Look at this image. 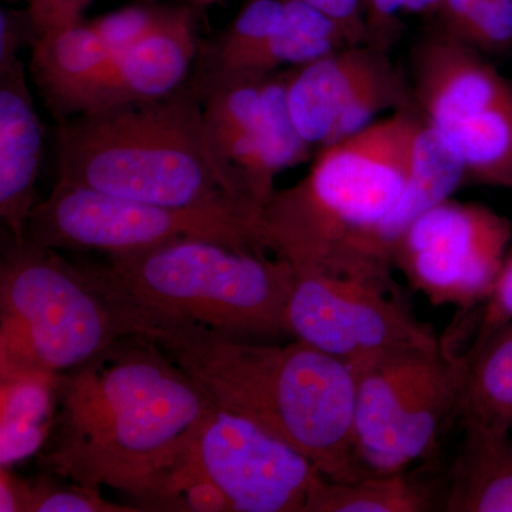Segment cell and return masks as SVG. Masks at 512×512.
I'll list each match as a JSON object with an SVG mask.
<instances>
[{
    "instance_id": "6da1fadb",
    "label": "cell",
    "mask_w": 512,
    "mask_h": 512,
    "mask_svg": "<svg viewBox=\"0 0 512 512\" xmlns=\"http://www.w3.org/2000/svg\"><path fill=\"white\" fill-rule=\"evenodd\" d=\"M59 430L46 456L57 473L130 494L144 511L158 484L187 460L214 409L163 350L126 338L57 379Z\"/></svg>"
},
{
    "instance_id": "7a4b0ae2",
    "label": "cell",
    "mask_w": 512,
    "mask_h": 512,
    "mask_svg": "<svg viewBox=\"0 0 512 512\" xmlns=\"http://www.w3.org/2000/svg\"><path fill=\"white\" fill-rule=\"evenodd\" d=\"M140 325L215 409L284 440L326 480L369 476L356 454L357 372L348 363L298 339L271 345L146 315Z\"/></svg>"
},
{
    "instance_id": "3957f363",
    "label": "cell",
    "mask_w": 512,
    "mask_h": 512,
    "mask_svg": "<svg viewBox=\"0 0 512 512\" xmlns=\"http://www.w3.org/2000/svg\"><path fill=\"white\" fill-rule=\"evenodd\" d=\"M421 124L423 117L407 107L319 148L309 173L265 204L269 251L298 272L376 281L366 274L363 255L402 195Z\"/></svg>"
},
{
    "instance_id": "277c9868",
    "label": "cell",
    "mask_w": 512,
    "mask_h": 512,
    "mask_svg": "<svg viewBox=\"0 0 512 512\" xmlns=\"http://www.w3.org/2000/svg\"><path fill=\"white\" fill-rule=\"evenodd\" d=\"M57 148L59 181L116 197L165 207L252 198L215 153L194 84L62 120Z\"/></svg>"
},
{
    "instance_id": "5b68a950",
    "label": "cell",
    "mask_w": 512,
    "mask_h": 512,
    "mask_svg": "<svg viewBox=\"0 0 512 512\" xmlns=\"http://www.w3.org/2000/svg\"><path fill=\"white\" fill-rule=\"evenodd\" d=\"M114 295L141 315L251 340L289 336L295 269L269 252L202 238L109 255L97 266Z\"/></svg>"
},
{
    "instance_id": "8992f818",
    "label": "cell",
    "mask_w": 512,
    "mask_h": 512,
    "mask_svg": "<svg viewBox=\"0 0 512 512\" xmlns=\"http://www.w3.org/2000/svg\"><path fill=\"white\" fill-rule=\"evenodd\" d=\"M2 377L62 376L137 338L131 309L97 268H80L56 249L26 239L0 269Z\"/></svg>"
},
{
    "instance_id": "52a82bcc",
    "label": "cell",
    "mask_w": 512,
    "mask_h": 512,
    "mask_svg": "<svg viewBox=\"0 0 512 512\" xmlns=\"http://www.w3.org/2000/svg\"><path fill=\"white\" fill-rule=\"evenodd\" d=\"M183 238L269 252L264 207L252 198L165 207L57 181L35 205L26 239L53 249L126 254Z\"/></svg>"
},
{
    "instance_id": "ba28073f",
    "label": "cell",
    "mask_w": 512,
    "mask_h": 512,
    "mask_svg": "<svg viewBox=\"0 0 512 512\" xmlns=\"http://www.w3.org/2000/svg\"><path fill=\"white\" fill-rule=\"evenodd\" d=\"M466 369L443 345L393 353L357 375L355 447L369 476L402 473L436 451Z\"/></svg>"
},
{
    "instance_id": "9c48e42d",
    "label": "cell",
    "mask_w": 512,
    "mask_h": 512,
    "mask_svg": "<svg viewBox=\"0 0 512 512\" xmlns=\"http://www.w3.org/2000/svg\"><path fill=\"white\" fill-rule=\"evenodd\" d=\"M289 336L348 363L357 375L393 353L443 346L396 284L298 272L286 306Z\"/></svg>"
},
{
    "instance_id": "30bf717a",
    "label": "cell",
    "mask_w": 512,
    "mask_h": 512,
    "mask_svg": "<svg viewBox=\"0 0 512 512\" xmlns=\"http://www.w3.org/2000/svg\"><path fill=\"white\" fill-rule=\"evenodd\" d=\"M511 237L504 215L448 198L407 228L393 249V268L433 305L473 309L493 291Z\"/></svg>"
},
{
    "instance_id": "8fae6325",
    "label": "cell",
    "mask_w": 512,
    "mask_h": 512,
    "mask_svg": "<svg viewBox=\"0 0 512 512\" xmlns=\"http://www.w3.org/2000/svg\"><path fill=\"white\" fill-rule=\"evenodd\" d=\"M293 123L311 147H326L370 126L387 111L413 107L409 76L390 52L350 46L289 70Z\"/></svg>"
},
{
    "instance_id": "7c38bea8",
    "label": "cell",
    "mask_w": 512,
    "mask_h": 512,
    "mask_svg": "<svg viewBox=\"0 0 512 512\" xmlns=\"http://www.w3.org/2000/svg\"><path fill=\"white\" fill-rule=\"evenodd\" d=\"M195 461L228 498L232 512H306L322 478L311 461L254 421L212 409L194 448Z\"/></svg>"
},
{
    "instance_id": "4fadbf2b",
    "label": "cell",
    "mask_w": 512,
    "mask_h": 512,
    "mask_svg": "<svg viewBox=\"0 0 512 512\" xmlns=\"http://www.w3.org/2000/svg\"><path fill=\"white\" fill-rule=\"evenodd\" d=\"M413 107L437 130L512 97V83L478 52L434 22L410 52Z\"/></svg>"
},
{
    "instance_id": "5bb4252c",
    "label": "cell",
    "mask_w": 512,
    "mask_h": 512,
    "mask_svg": "<svg viewBox=\"0 0 512 512\" xmlns=\"http://www.w3.org/2000/svg\"><path fill=\"white\" fill-rule=\"evenodd\" d=\"M269 74V73H268ZM266 74L207 70L194 83L212 147L229 173L264 205L281 173L264 130Z\"/></svg>"
},
{
    "instance_id": "9a60e30c",
    "label": "cell",
    "mask_w": 512,
    "mask_h": 512,
    "mask_svg": "<svg viewBox=\"0 0 512 512\" xmlns=\"http://www.w3.org/2000/svg\"><path fill=\"white\" fill-rule=\"evenodd\" d=\"M197 52L190 13L171 10L153 32L113 56L86 111L171 96L183 87Z\"/></svg>"
},
{
    "instance_id": "2e32d148",
    "label": "cell",
    "mask_w": 512,
    "mask_h": 512,
    "mask_svg": "<svg viewBox=\"0 0 512 512\" xmlns=\"http://www.w3.org/2000/svg\"><path fill=\"white\" fill-rule=\"evenodd\" d=\"M467 183L466 167L446 134L423 124L414 138L412 165L402 195L367 242L363 264L376 281L394 282L393 249L420 215Z\"/></svg>"
},
{
    "instance_id": "e0dca14e",
    "label": "cell",
    "mask_w": 512,
    "mask_h": 512,
    "mask_svg": "<svg viewBox=\"0 0 512 512\" xmlns=\"http://www.w3.org/2000/svg\"><path fill=\"white\" fill-rule=\"evenodd\" d=\"M43 130L30 96L25 64L0 72V217L16 244L26 241L42 167Z\"/></svg>"
},
{
    "instance_id": "ac0fdd59",
    "label": "cell",
    "mask_w": 512,
    "mask_h": 512,
    "mask_svg": "<svg viewBox=\"0 0 512 512\" xmlns=\"http://www.w3.org/2000/svg\"><path fill=\"white\" fill-rule=\"evenodd\" d=\"M113 60L92 23L57 26L36 37L30 73L47 107L66 120L89 107Z\"/></svg>"
},
{
    "instance_id": "d6986e66",
    "label": "cell",
    "mask_w": 512,
    "mask_h": 512,
    "mask_svg": "<svg viewBox=\"0 0 512 512\" xmlns=\"http://www.w3.org/2000/svg\"><path fill=\"white\" fill-rule=\"evenodd\" d=\"M443 511L512 512V434L464 429Z\"/></svg>"
},
{
    "instance_id": "ffe728a7",
    "label": "cell",
    "mask_w": 512,
    "mask_h": 512,
    "mask_svg": "<svg viewBox=\"0 0 512 512\" xmlns=\"http://www.w3.org/2000/svg\"><path fill=\"white\" fill-rule=\"evenodd\" d=\"M456 416L464 429L512 431V322L495 330L466 356Z\"/></svg>"
},
{
    "instance_id": "44dd1931",
    "label": "cell",
    "mask_w": 512,
    "mask_h": 512,
    "mask_svg": "<svg viewBox=\"0 0 512 512\" xmlns=\"http://www.w3.org/2000/svg\"><path fill=\"white\" fill-rule=\"evenodd\" d=\"M59 376L2 377L0 468L26 460L46 443L55 426Z\"/></svg>"
},
{
    "instance_id": "7402d4cb",
    "label": "cell",
    "mask_w": 512,
    "mask_h": 512,
    "mask_svg": "<svg viewBox=\"0 0 512 512\" xmlns=\"http://www.w3.org/2000/svg\"><path fill=\"white\" fill-rule=\"evenodd\" d=\"M443 501L434 484L406 471L373 474L352 483L322 477L313 487L306 512H429L443 507Z\"/></svg>"
},
{
    "instance_id": "603a6c76",
    "label": "cell",
    "mask_w": 512,
    "mask_h": 512,
    "mask_svg": "<svg viewBox=\"0 0 512 512\" xmlns=\"http://www.w3.org/2000/svg\"><path fill=\"white\" fill-rule=\"evenodd\" d=\"M440 131L463 158L467 183L512 190V97Z\"/></svg>"
},
{
    "instance_id": "cb8c5ba5",
    "label": "cell",
    "mask_w": 512,
    "mask_h": 512,
    "mask_svg": "<svg viewBox=\"0 0 512 512\" xmlns=\"http://www.w3.org/2000/svg\"><path fill=\"white\" fill-rule=\"evenodd\" d=\"M437 23L483 55L512 52L511 0H471L454 18Z\"/></svg>"
},
{
    "instance_id": "d4e9b609",
    "label": "cell",
    "mask_w": 512,
    "mask_h": 512,
    "mask_svg": "<svg viewBox=\"0 0 512 512\" xmlns=\"http://www.w3.org/2000/svg\"><path fill=\"white\" fill-rule=\"evenodd\" d=\"M170 12L131 6L107 13L90 23L109 47L111 55L116 56L158 28Z\"/></svg>"
},
{
    "instance_id": "484cf974",
    "label": "cell",
    "mask_w": 512,
    "mask_h": 512,
    "mask_svg": "<svg viewBox=\"0 0 512 512\" xmlns=\"http://www.w3.org/2000/svg\"><path fill=\"white\" fill-rule=\"evenodd\" d=\"M140 508L124 507L104 500L100 491L77 484L73 488H59L39 483L30 485L26 512H130Z\"/></svg>"
},
{
    "instance_id": "4316f807",
    "label": "cell",
    "mask_w": 512,
    "mask_h": 512,
    "mask_svg": "<svg viewBox=\"0 0 512 512\" xmlns=\"http://www.w3.org/2000/svg\"><path fill=\"white\" fill-rule=\"evenodd\" d=\"M404 0H363L367 45L390 52L403 33Z\"/></svg>"
},
{
    "instance_id": "83f0119b",
    "label": "cell",
    "mask_w": 512,
    "mask_h": 512,
    "mask_svg": "<svg viewBox=\"0 0 512 512\" xmlns=\"http://www.w3.org/2000/svg\"><path fill=\"white\" fill-rule=\"evenodd\" d=\"M512 322V252L505 256L503 268L497 276L493 291L484 303L483 316L473 346L483 343L495 330ZM471 346V348H473Z\"/></svg>"
},
{
    "instance_id": "f1b7e54d",
    "label": "cell",
    "mask_w": 512,
    "mask_h": 512,
    "mask_svg": "<svg viewBox=\"0 0 512 512\" xmlns=\"http://www.w3.org/2000/svg\"><path fill=\"white\" fill-rule=\"evenodd\" d=\"M90 2L92 0H42L36 9L29 12L36 37L57 26L79 22L83 9Z\"/></svg>"
},
{
    "instance_id": "f546056e",
    "label": "cell",
    "mask_w": 512,
    "mask_h": 512,
    "mask_svg": "<svg viewBox=\"0 0 512 512\" xmlns=\"http://www.w3.org/2000/svg\"><path fill=\"white\" fill-rule=\"evenodd\" d=\"M25 25L8 10L0 15V72L18 62V53L26 40Z\"/></svg>"
},
{
    "instance_id": "4dcf8cb0",
    "label": "cell",
    "mask_w": 512,
    "mask_h": 512,
    "mask_svg": "<svg viewBox=\"0 0 512 512\" xmlns=\"http://www.w3.org/2000/svg\"><path fill=\"white\" fill-rule=\"evenodd\" d=\"M30 494V484L19 480L9 468L0 470V511L26 512Z\"/></svg>"
},
{
    "instance_id": "1f68e13d",
    "label": "cell",
    "mask_w": 512,
    "mask_h": 512,
    "mask_svg": "<svg viewBox=\"0 0 512 512\" xmlns=\"http://www.w3.org/2000/svg\"><path fill=\"white\" fill-rule=\"evenodd\" d=\"M443 0H404V16H421V18L436 19L439 15Z\"/></svg>"
},
{
    "instance_id": "d6a6232c",
    "label": "cell",
    "mask_w": 512,
    "mask_h": 512,
    "mask_svg": "<svg viewBox=\"0 0 512 512\" xmlns=\"http://www.w3.org/2000/svg\"><path fill=\"white\" fill-rule=\"evenodd\" d=\"M28 3H29V12H30V10L36 9L37 6H39L40 3H42V0H28Z\"/></svg>"
},
{
    "instance_id": "836d02e7",
    "label": "cell",
    "mask_w": 512,
    "mask_h": 512,
    "mask_svg": "<svg viewBox=\"0 0 512 512\" xmlns=\"http://www.w3.org/2000/svg\"><path fill=\"white\" fill-rule=\"evenodd\" d=\"M511 2H512V0H511Z\"/></svg>"
}]
</instances>
